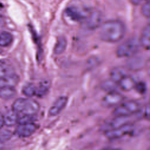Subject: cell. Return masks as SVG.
Here are the masks:
<instances>
[{
  "label": "cell",
  "instance_id": "obj_1",
  "mask_svg": "<svg viewBox=\"0 0 150 150\" xmlns=\"http://www.w3.org/2000/svg\"><path fill=\"white\" fill-rule=\"evenodd\" d=\"M99 37L104 42L116 43L125 36L126 28L124 23L119 20H109L101 25Z\"/></svg>",
  "mask_w": 150,
  "mask_h": 150
},
{
  "label": "cell",
  "instance_id": "obj_2",
  "mask_svg": "<svg viewBox=\"0 0 150 150\" xmlns=\"http://www.w3.org/2000/svg\"><path fill=\"white\" fill-rule=\"evenodd\" d=\"M39 109V103L31 98H19L14 101L12 105V110L22 115H35Z\"/></svg>",
  "mask_w": 150,
  "mask_h": 150
},
{
  "label": "cell",
  "instance_id": "obj_3",
  "mask_svg": "<svg viewBox=\"0 0 150 150\" xmlns=\"http://www.w3.org/2000/svg\"><path fill=\"white\" fill-rule=\"evenodd\" d=\"M141 46L137 38H130L121 43L116 49V55L119 57H127L134 55Z\"/></svg>",
  "mask_w": 150,
  "mask_h": 150
},
{
  "label": "cell",
  "instance_id": "obj_4",
  "mask_svg": "<svg viewBox=\"0 0 150 150\" xmlns=\"http://www.w3.org/2000/svg\"><path fill=\"white\" fill-rule=\"evenodd\" d=\"M141 110V105L135 100H129L122 102L114 110V116H131L138 112Z\"/></svg>",
  "mask_w": 150,
  "mask_h": 150
},
{
  "label": "cell",
  "instance_id": "obj_5",
  "mask_svg": "<svg viewBox=\"0 0 150 150\" xmlns=\"http://www.w3.org/2000/svg\"><path fill=\"white\" fill-rule=\"evenodd\" d=\"M103 18V14L101 12L97 10H90L82 23L86 29L93 30L101 26Z\"/></svg>",
  "mask_w": 150,
  "mask_h": 150
},
{
  "label": "cell",
  "instance_id": "obj_6",
  "mask_svg": "<svg viewBox=\"0 0 150 150\" xmlns=\"http://www.w3.org/2000/svg\"><path fill=\"white\" fill-rule=\"evenodd\" d=\"M134 129V125L130 122L116 128L105 131V135L109 139H117L132 132Z\"/></svg>",
  "mask_w": 150,
  "mask_h": 150
},
{
  "label": "cell",
  "instance_id": "obj_7",
  "mask_svg": "<svg viewBox=\"0 0 150 150\" xmlns=\"http://www.w3.org/2000/svg\"><path fill=\"white\" fill-rule=\"evenodd\" d=\"M124 100V96L117 91L107 92L102 98L101 105L105 108H111L118 105Z\"/></svg>",
  "mask_w": 150,
  "mask_h": 150
},
{
  "label": "cell",
  "instance_id": "obj_8",
  "mask_svg": "<svg viewBox=\"0 0 150 150\" xmlns=\"http://www.w3.org/2000/svg\"><path fill=\"white\" fill-rule=\"evenodd\" d=\"M90 10H83L75 6H71L66 8L65 13L72 21L83 22Z\"/></svg>",
  "mask_w": 150,
  "mask_h": 150
},
{
  "label": "cell",
  "instance_id": "obj_9",
  "mask_svg": "<svg viewBox=\"0 0 150 150\" xmlns=\"http://www.w3.org/2000/svg\"><path fill=\"white\" fill-rule=\"evenodd\" d=\"M38 129V125L34 122L19 124L15 129L16 134L19 137H28L35 132Z\"/></svg>",
  "mask_w": 150,
  "mask_h": 150
},
{
  "label": "cell",
  "instance_id": "obj_10",
  "mask_svg": "<svg viewBox=\"0 0 150 150\" xmlns=\"http://www.w3.org/2000/svg\"><path fill=\"white\" fill-rule=\"evenodd\" d=\"M130 116H114V118L107 122L103 126V129L104 131L116 128L124 124L131 122Z\"/></svg>",
  "mask_w": 150,
  "mask_h": 150
},
{
  "label": "cell",
  "instance_id": "obj_11",
  "mask_svg": "<svg viewBox=\"0 0 150 150\" xmlns=\"http://www.w3.org/2000/svg\"><path fill=\"white\" fill-rule=\"evenodd\" d=\"M67 103V97L66 96H60L56 100L53 105L49 110V115L54 117L59 114L65 108Z\"/></svg>",
  "mask_w": 150,
  "mask_h": 150
},
{
  "label": "cell",
  "instance_id": "obj_12",
  "mask_svg": "<svg viewBox=\"0 0 150 150\" xmlns=\"http://www.w3.org/2000/svg\"><path fill=\"white\" fill-rule=\"evenodd\" d=\"M117 84L122 90L129 91L134 88L136 81L132 76L125 74L117 82Z\"/></svg>",
  "mask_w": 150,
  "mask_h": 150
},
{
  "label": "cell",
  "instance_id": "obj_13",
  "mask_svg": "<svg viewBox=\"0 0 150 150\" xmlns=\"http://www.w3.org/2000/svg\"><path fill=\"white\" fill-rule=\"evenodd\" d=\"M19 81V77L17 74L11 73L0 78V88L5 87L16 86Z\"/></svg>",
  "mask_w": 150,
  "mask_h": 150
},
{
  "label": "cell",
  "instance_id": "obj_14",
  "mask_svg": "<svg viewBox=\"0 0 150 150\" xmlns=\"http://www.w3.org/2000/svg\"><path fill=\"white\" fill-rule=\"evenodd\" d=\"M150 26L149 24H147L142 29L140 38L139 39L140 45L142 47L146 50L149 49L150 44Z\"/></svg>",
  "mask_w": 150,
  "mask_h": 150
},
{
  "label": "cell",
  "instance_id": "obj_15",
  "mask_svg": "<svg viewBox=\"0 0 150 150\" xmlns=\"http://www.w3.org/2000/svg\"><path fill=\"white\" fill-rule=\"evenodd\" d=\"M51 82L49 80H43L40 82L38 86H36L35 96L38 97H43L46 96L50 88Z\"/></svg>",
  "mask_w": 150,
  "mask_h": 150
},
{
  "label": "cell",
  "instance_id": "obj_16",
  "mask_svg": "<svg viewBox=\"0 0 150 150\" xmlns=\"http://www.w3.org/2000/svg\"><path fill=\"white\" fill-rule=\"evenodd\" d=\"M67 45L66 38L64 36H59L56 42L53 49V53L56 55L62 54L66 50Z\"/></svg>",
  "mask_w": 150,
  "mask_h": 150
},
{
  "label": "cell",
  "instance_id": "obj_17",
  "mask_svg": "<svg viewBox=\"0 0 150 150\" xmlns=\"http://www.w3.org/2000/svg\"><path fill=\"white\" fill-rule=\"evenodd\" d=\"M18 113L13 110L8 111L4 116V125H6L8 127L15 125L16 123H18Z\"/></svg>",
  "mask_w": 150,
  "mask_h": 150
},
{
  "label": "cell",
  "instance_id": "obj_18",
  "mask_svg": "<svg viewBox=\"0 0 150 150\" xmlns=\"http://www.w3.org/2000/svg\"><path fill=\"white\" fill-rule=\"evenodd\" d=\"M16 91L14 87H5L0 88V98L9 100L15 96Z\"/></svg>",
  "mask_w": 150,
  "mask_h": 150
},
{
  "label": "cell",
  "instance_id": "obj_19",
  "mask_svg": "<svg viewBox=\"0 0 150 150\" xmlns=\"http://www.w3.org/2000/svg\"><path fill=\"white\" fill-rule=\"evenodd\" d=\"M13 36L9 32L4 31L0 33V46L7 47L11 44Z\"/></svg>",
  "mask_w": 150,
  "mask_h": 150
},
{
  "label": "cell",
  "instance_id": "obj_20",
  "mask_svg": "<svg viewBox=\"0 0 150 150\" xmlns=\"http://www.w3.org/2000/svg\"><path fill=\"white\" fill-rule=\"evenodd\" d=\"M117 87H118L117 83L111 79L104 80L101 84V88L107 92L117 91Z\"/></svg>",
  "mask_w": 150,
  "mask_h": 150
},
{
  "label": "cell",
  "instance_id": "obj_21",
  "mask_svg": "<svg viewBox=\"0 0 150 150\" xmlns=\"http://www.w3.org/2000/svg\"><path fill=\"white\" fill-rule=\"evenodd\" d=\"M126 73L122 69L115 67L112 69L110 72V79L117 83L120 79Z\"/></svg>",
  "mask_w": 150,
  "mask_h": 150
},
{
  "label": "cell",
  "instance_id": "obj_22",
  "mask_svg": "<svg viewBox=\"0 0 150 150\" xmlns=\"http://www.w3.org/2000/svg\"><path fill=\"white\" fill-rule=\"evenodd\" d=\"M36 86L32 83H29L26 84L22 88L23 94L28 97H32L36 94Z\"/></svg>",
  "mask_w": 150,
  "mask_h": 150
},
{
  "label": "cell",
  "instance_id": "obj_23",
  "mask_svg": "<svg viewBox=\"0 0 150 150\" xmlns=\"http://www.w3.org/2000/svg\"><path fill=\"white\" fill-rule=\"evenodd\" d=\"M11 73H12L10 66L4 62H0V78Z\"/></svg>",
  "mask_w": 150,
  "mask_h": 150
},
{
  "label": "cell",
  "instance_id": "obj_24",
  "mask_svg": "<svg viewBox=\"0 0 150 150\" xmlns=\"http://www.w3.org/2000/svg\"><path fill=\"white\" fill-rule=\"evenodd\" d=\"M12 132L8 129L0 130V142L4 143L11 139L12 137Z\"/></svg>",
  "mask_w": 150,
  "mask_h": 150
},
{
  "label": "cell",
  "instance_id": "obj_25",
  "mask_svg": "<svg viewBox=\"0 0 150 150\" xmlns=\"http://www.w3.org/2000/svg\"><path fill=\"white\" fill-rule=\"evenodd\" d=\"M141 13L146 18H149L150 16V2L149 0L142 4L141 7Z\"/></svg>",
  "mask_w": 150,
  "mask_h": 150
},
{
  "label": "cell",
  "instance_id": "obj_26",
  "mask_svg": "<svg viewBox=\"0 0 150 150\" xmlns=\"http://www.w3.org/2000/svg\"><path fill=\"white\" fill-rule=\"evenodd\" d=\"M35 120V115H23L22 117H19L18 123V124H24L29 122H33Z\"/></svg>",
  "mask_w": 150,
  "mask_h": 150
},
{
  "label": "cell",
  "instance_id": "obj_27",
  "mask_svg": "<svg viewBox=\"0 0 150 150\" xmlns=\"http://www.w3.org/2000/svg\"><path fill=\"white\" fill-rule=\"evenodd\" d=\"M137 91L140 94H144L146 92V84L143 82L136 83L135 86L134 87Z\"/></svg>",
  "mask_w": 150,
  "mask_h": 150
},
{
  "label": "cell",
  "instance_id": "obj_28",
  "mask_svg": "<svg viewBox=\"0 0 150 150\" xmlns=\"http://www.w3.org/2000/svg\"><path fill=\"white\" fill-rule=\"evenodd\" d=\"M129 2L134 5H140L141 4H143L144 2L147 1H149V0H129Z\"/></svg>",
  "mask_w": 150,
  "mask_h": 150
},
{
  "label": "cell",
  "instance_id": "obj_29",
  "mask_svg": "<svg viewBox=\"0 0 150 150\" xmlns=\"http://www.w3.org/2000/svg\"><path fill=\"white\" fill-rule=\"evenodd\" d=\"M144 116L147 119H149V107L148 104L145 107V112H144Z\"/></svg>",
  "mask_w": 150,
  "mask_h": 150
},
{
  "label": "cell",
  "instance_id": "obj_30",
  "mask_svg": "<svg viewBox=\"0 0 150 150\" xmlns=\"http://www.w3.org/2000/svg\"><path fill=\"white\" fill-rule=\"evenodd\" d=\"M4 125V115L1 112H0V129L2 128V127Z\"/></svg>",
  "mask_w": 150,
  "mask_h": 150
},
{
  "label": "cell",
  "instance_id": "obj_31",
  "mask_svg": "<svg viewBox=\"0 0 150 150\" xmlns=\"http://www.w3.org/2000/svg\"><path fill=\"white\" fill-rule=\"evenodd\" d=\"M2 8H3V5H2V4H1L0 3V9H2Z\"/></svg>",
  "mask_w": 150,
  "mask_h": 150
},
{
  "label": "cell",
  "instance_id": "obj_32",
  "mask_svg": "<svg viewBox=\"0 0 150 150\" xmlns=\"http://www.w3.org/2000/svg\"><path fill=\"white\" fill-rule=\"evenodd\" d=\"M0 23H1V21H0Z\"/></svg>",
  "mask_w": 150,
  "mask_h": 150
}]
</instances>
